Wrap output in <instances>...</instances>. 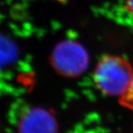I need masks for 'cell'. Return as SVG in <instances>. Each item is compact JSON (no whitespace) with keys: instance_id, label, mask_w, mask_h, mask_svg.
Here are the masks:
<instances>
[{"instance_id":"cell-1","label":"cell","mask_w":133,"mask_h":133,"mask_svg":"<svg viewBox=\"0 0 133 133\" xmlns=\"http://www.w3.org/2000/svg\"><path fill=\"white\" fill-rule=\"evenodd\" d=\"M94 78L98 88L103 93L122 97L130 88L133 70L130 63L122 57L107 55L99 62Z\"/></svg>"},{"instance_id":"cell-2","label":"cell","mask_w":133,"mask_h":133,"mask_svg":"<svg viewBox=\"0 0 133 133\" xmlns=\"http://www.w3.org/2000/svg\"><path fill=\"white\" fill-rule=\"evenodd\" d=\"M51 63L55 70L60 75L66 77H75L87 69L88 55L79 43L63 41L53 50Z\"/></svg>"},{"instance_id":"cell-3","label":"cell","mask_w":133,"mask_h":133,"mask_svg":"<svg viewBox=\"0 0 133 133\" xmlns=\"http://www.w3.org/2000/svg\"><path fill=\"white\" fill-rule=\"evenodd\" d=\"M18 133H57V123L50 111L42 108H32L19 119Z\"/></svg>"},{"instance_id":"cell-4","label":"cell","mask_w":133,"mask_h":133,"mask_svg":"<svg viewBox=\"0 0 133 133\" xmlns=\"http://www.w3.org/2000/svg\"><path fill=\"white\" fill-rule=\"evenodd\" d=\"M18 49L8 37L0 35V70L11 65L18 58Z\"/></svg>"},{"instance_id":"cell-5","label":"cell","mask_w":133,"mask_h":133,"mask_svg":"<svg viewBox=\"0 0 133 133\" xmlns=\"http://www.w3.org/2000/svg\"><path fill=\"white\" fill-rule=\"evenodd\" d=\"M120 103L123 107L133 110V79L128 91L124 96L120 97Z\"/></svg>"},{"instance_id":"cell-6","label":"cell","mask_w":133,"mask_h":133,"mask_svg":"<svg viewBox=\"0 0 133 133\" xmlns=\"http://www.w3.org/2000/svg\"><path fill=\"white\" fill-rule=\"evenodd\" d=\"M126 4L129 11L133 15V0H126Z\"/></svg>"}]
</instances>
